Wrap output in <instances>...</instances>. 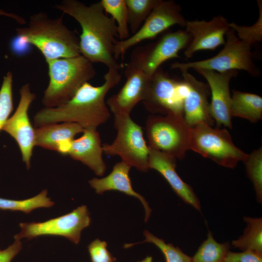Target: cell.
<instances>
[{"mask_svg": "<svg viewBox=\"0 0 262 262\" xmlns=\"http://www.w3.org/2000/svg\"><path fill=\"white\" fill-rule=\"evenodd\" d=\"M191 39L185 30L166 32L155 42L136 48L129 62L151 77L163 63L179 57V52L188 46Z\"/></svg>", "mask_w": 262, "mask_h": 262, "instance_id": "8fae6325", "label": "cell"}, {"mask_svg": "<svg viewBox=\"0 0 262 262\" xmlns=\"http://www.w3.org/2000/svg\"><path fill=\"white\" fill-rule=\"evenodd\" d=\"M224 262H262V253L252 250L239 253L229 251Z\"/></svg>", "mask_w": 262, "mask_h": 262, "instance_id": "d6a6232c", "label": "cell"}, {"mask_svg": "<svg viewBox=\"0 0 262 262\" xmlns=\"http://www.w3.org/2000/svg\"><path fill=\"white\" fill-rule=\"evenodd\" d=\"M46 62L49 82L42 99L45 107H55L66 102L96 75L93 63L81 55Z\"/></svg>", "mask_w": 262, "mask_h": 262, "instance_id": "277c9868", "label": "cell"}, {"mask_svg": "<svg viewBox=\"0 0 262 262\" xmlns=\"http://www.w3.org/2000/svg\"><path fill=\"white\" fill-rule=\"evenodd\" d=\"M114 126L117 135L112 144L102 145L103 153L109 156H119L131 167L141 172L147 171L149 148L142 127L129 115L115 116Z\"/></svg>", "mask_w": 262, "mask_h": 262, "instance_id": "ba28073f", "label": "cell"}, {"mask_svg": "<svg viewBox=\"0 0 262 262\" xmlns=\"http://www.w3.org/2000/svg\"><path fill=\"white\" fill-rule=\"evenodd\" d=\"M106 14H109L116 22L118 38L124 40L130 35L128 12L125 0H101L100 1Z\"/></svg>", "mask_w": 262, "mask_h": 262, "instance_id": "484cf974", "label": "cell"}, {"mask_svg": "<svg viewBox=\"0 0 262 262\" xmlns=\"http://www.w3.org/2000/svg\"><path fill=\"white\" fill-rule=\"evenodd\" d=\"M16 31L17 36L39 50L46 62L81 55L79 37L64 24L62 16L52 19L39 12L31 16L27 26Z\"/></svg>", "mask_w": 262, "mask_h": 262, "instance_id": "3957f363", "label": "cell"}, {"mask_svg": "<svg viewBox=\"0 0 262 262\" xmlns=\"http://www.w3.org/2000/svg\"><path fill=\"white\" fill-rule=\"evenodd\" d=\"M55 8L74 18L80 25L81 55L91 63H100L108 68L119 70L121 65L114 57L118 38L115 21L105 13L100 1L89 5L78 0H63Z\"/></svg>", "mask_w": 262, "mask_h": 262, "instance_id": "6da1fadb", "label": "cell"}, {"mask_svg": "<svg viewBox=\"0 0 262 262\" xmlns=\"http://www.w3.org/2000/svg\"><path fill=\"white\" fill-rule=\"evenodd\" d=\"M229 23L222 16H214L210 21H187L185 30L192 39L185 49L184 54L191 58L197 51L214 50L226 42V33L229 29Z\"/></svg>", "mask_w": 262, "mask_h": 262, "instance_id": "2e32d148", "label": "cell"}, {"mask_svg": "<svg viewBox=\"0 0 262 262\" xmlns=\"http://www.w3.org/2000/svg\"><path fill=\"white\" fill-rule=\"evenodd\" d=\"M138 262H152V258L151 256H147L144 260Z\"/></svg>", "mask_w": 262, "mask_h": 262, "instance_id": "d590c367", "label": "cell"}, {"mask_svg": "<svg viewBox=\"0 0 262 262\" xmlns=\"http://www.w3.org/2000/svg\"><path fill=\"white\" fill-rule=\"evenodd\" d=\"M259 15L257 21L251 26H240L234 22L229 23V27L233 29L237 37L242 41L250 45L262 40V2L257 0Z\"/></svg>", "mask_w": 262, "mask_h": 262, "instance_id": "f546056e", "label": "cell"}, {"mask_svg": "<svg viewBox=\"0 0 262 262\" xmlns=\"http://www.w3.org/2000/svg\"><path fill=\"white\" fill-rule=\"evenodd\" d=\"M191 129L182 116L150 115L146 123L148 146L176 159H182L190 148Z\"/></svg>", "mask_w": 262, "mask_h": 262, "instance_id": "5b68a950", "label": "cell"}, {"mask_svg": "<svg viewBox=\"0 0 262 262\" xmlns=\"http://www.w3.org/2000/svg\"><path fill=\"white\" fill-rule=\"evenodd\" d=\"M90 222L87 206L82 205L68 213L44 222L20 223L21 231L14 236V239L20 240L23 238L32 239L43 235H56L78 244L82 230Z\"/></svg>", "mask_w": 262, "mask_h": 262, "instance_id": "7c38bea8", "label": "cell"}, {"mask_svg": "<svg viewBox=\"0 0 262 262\" xmlns=\"http://www.w3.org/2000/svg\"><path fill=\"white\" fill-rule=\"evenodd\" d=\"M160 0H125L128 12L129 30L132 34L140 28Z\"/></svg>", "mask_w": 262, "mask_h": 262, "instance_id": "4316f807", "label": "cell"}, {"mask_svg": "<svg viewBox=\"0 0 262 262\" xmlns=\"http://www.w3.org/2000/svg\"><path fill=\"white\" fill-rule=\"evenodd\" d=\"M145 240L142 242L128 244L124 246L125 248H129L135 244L148 242L157 246L164 254L165 262H192V258L183 253L178 247L174 246L172 244H166L164 240L159 238L145 230L143 233Z\"/></svg>", "mask_w": 262, "mask_h": 262, "instance_id": "83f0119b", "label": "cell"}, {"mask_svg": "<svg viewBox=\"0 0 262 262\" xmlns=\"http://www.w3.org/2000/svg\"><path fill=\"white\" fill-rule=\"evenodd\" d=\"M186 86L183 99V118L191 128L203 123L212 126L213 119L210 115L208 84L197 80L188 70L181 71Z\"/></svg>", "mask_w": 262, "mask_h": 262, "instance_id": "e0dca14e", "label": "cell"}, {"mask_svg": "<svg viewBox=\"0 0 262 262\" xmlns=\"http://www.w3.org/2000/svg\"><path fill=\"white\" fill-rule=\"evenodd\" d=\"M48 191L43 190L37 195L24 200H13L0 198V210L11 211H21L29 213L39 208H49L54 202L47 196Z\"/></svg>", "mask_w": 262, "mask_h": 262, "instance_id": "d4e9b609", "label": "cell"}, {"mask_svg": "<svg viewBox=\"0 0 262 262\" xmlns=\"http://www.w3.org/2000/svg\"><path fill=\"white\" fill-rule=\"evenodd\" d=\"M187 21L181 14L180 5L174 0H160L137 32L127 39L116 42L115 58L117 60L130 48L144 40L154 38L173 26L185 27Z\"/></svg>", "mask_w": 262, "mask_h": 262, "instance_id": "30bf717a", "label": "cell"}, {"mask_svg": "<svg viewBox=\"0 0 262 262\" xmlns=\"http://www.w3.org/2000/svg\"><path fill=\"white\" fill-rule=\"evenodd\" d=\"M20 100L14 115L6 122L2 130L15 139L22 155L23 162L27 169L31 165V159L35 145V129L30 121L28 111L35 98L31 92L30 84L22 86L19 90Z\"/></svg>", "mask_w": 262, "mask_h": 262, "instance_id": "4fadbf2b", "label": "cell"}, {"mask_svg": "<svg viewBox=\"0 0 262 262\" xmlns=\"http://www.w3.org/2000/svg\"><path fill=\"white\" fill-rule=\"evenodd\" d=\"M229 245L228 243L220 244L213 238L211 232L207 239L198 248L193 258L192 262H224Z\"/></svg>", "mask_w": 262, "mask_h": 262, "instance_id": "cb8c5ba5", "label": "cell"}, {"mask_svg": "<svg viewBox=\"0 0 262 262\" xmlns=\"http://www.w3.org/2000/svg\"><path fill=\"white\" fill-rule=\"evenodd\" d=\"M84 129L73 122L52 123L35 129V145L67 155L75 136L83 132Z\"/></svg>", "mask_w": 262, "mask_h": 262, "instance_id": "ffe728a7", "label": "cell"}, {"mask_svg": "<svg viewBox=\"0 0 262 262\" xmlns=\"http://www.w3.org/2000/svg\"><path fill=\"white\" fill-rule=\"evenodd\" d=\"M217 164L233 168L248 154L238 148L226 129L213 128L206 123L191 129L190 148Z\"/></svg>", "mask_w": 262, "mask_h": 262, "instance_id": "52a82bcc", "label": "cell"}, {"mask_svg": "<svg viewBox=\"0 0 262 262\" xmlns=\"http://www.w3.org/2000/svg\"><path fill=\"white\" fill-rule=\"evenodd\" d=\"M247 175L252 181L259 203L262 201V147L248 154L244 161Z\"/></svg>", "mask_w": 262, "mask_h": 262, "instance_id": "f1b7e54d", "label": "cell"}, {"mask_svg": "<svg viewBox=\"0 0 262 262\" xmlns=\"http://www.w3.org/2000/svg\"><path fill=\"white\" fill-rule=\"evenodd\" d=\"M230 111L231 116L257 122L262 118V98L253 93L233 90Z\"/></svg>", "mask_w": 262, "mask_h": 262, "instance_id": "7402d4cb", "label": "cell"}, {"mask_svg": "<svg viewBox=\"0 0 262 262\" xmlns=\"http://www.w3.org/2000/svg\"><path fill=\"white\" fill-rule=\"evenodd\" d=\"M176 161V159L149 148V168L159 172L184 202L200 211V201L192 188L184 182L177 173Z\"/></svg>", "mask_w": 262, "mask_h": 262, "instance_id": "ac0fdd59", "label": "cell"}, {"mask_svg": "<svg viewBox=\"0 0 262 262\" xmlns=\"http://www.w3.org/2000/svg\"><path fill=\"white\" fill-rule=\"evenodd\" d=\"M247 223L243 235L237 240H233L234 247L243 251L252 250L262 253V219L245 217Z\"/></svg>", "mask_w": 262, "mask_h": 262, "instance_id": "603a6c76", "label": "cell"}, {"mask_svg": "<svg viewBox=\"0 0 262 262\" xmlns=\"http://www.w3.org/2000/svg\"><path fill=\"white\" fill-rule=\"evenodd\" d=\"M0 16H5L12 18L20 24L23 25L26 23V21L23 17L13 13L7 12L1 9H0Z\"/></svg>", "mask_w": 262, "mask_h": 262, "instance_id": "e575fe53", "label": "cell"}, {"mask_svg": "<svg viewBox=\"0 0 262 262\" xmlns=\"http://www.w3.org/2000/svg\"><path fill=\"white\" fill-rule=\"evenodd\" d=\"M107 243L96 239L88 246L91 262H115L116 259L107 249Z\"/></svg>", "mask_w": 262, "mask_h": 262, "instance_id": "1f68e13d", "label": "cell"}, {"mask_svg": "<svg viewBox=\"0 0 262 262\" xmlns=\"http://www.w3.org/2000/svg\"><path fill=\"white\" fill-rule=\"evenodd\" d=\"M103 153L98 132L84 129L80 138L72 141L67 155L89 167L97 176H102L106 169Z\"/></svg>", "mask_w": 262, "mask_h": 262, "instance_id": "d6986e66", "label": "cell"}, {"mask_svg": "<svg viewBox=\"0 0 262 262\" xmlns=\"http://www.w3.org/2000/svg\"><path fill=\"white\" fill-rule=\"evenodd\" d=\"M118 70L108 68L102 85L95 86L89 82H85L66 102L55 107H45L37 112L34 116L35 127L73 122L84 129L97 130L110 117L105 97L109 91L120 82L121 76Z\"/></svg>", "mask_w": 262, "mask_h": 262, "instance_id": "7a4b0ae2", "label": "cell"}, {"mask_svg": "<svg viewBox=\"0 0 262 262\" xmlns=\"http://www.w3.org/2000/svg\"><path fill=\"white\" fill-rule=\"evenodd\" d=\"M131 167L121 161L117 163L111 172L106 177L98 179L94 178L89 181V184L98 194H102L107 191H117L139 199L145 210V221L149 218L151 210L145 198L133 189L129 177Z\"/></svg>", "mask_w": 262, "mask_h": 262, "instance_id": "44dd1931", "label": "cell"}, {"mask_svg": "<svg viewBox=\"0 0 262 262\" xmlns=\"http://www.w3.org/2000/svg\"><path fill=\"white\" fill-rule=\"evenodd\" d=\"M185 91L186 86L182 80H175L159 68L150 77L142 101L145 108L152 114L183 117Z\"/></svg>", "mask_w": 262, "mask_h": 262, "instance_id": "9c48e42d", "label": "cell"}, {"mask_svg": "<svg viewBox=\"0 0 262 262\" xmlns=\"http://www.w3.org/2000/svg\"><path fill=\"white\" fill-rule=\"evenodd\" d=\"M124 74L126 78L124 84L106 102L115 116L130 115L136 104L143 101L150 78L129 62L126 65Z\"/></svg>", "mask_w": 262, "mask_h": 262, "instance_id": "9a60e30c", "label": "cell"}, {"mask_svg": "<svg viewBox=\"0 0 262 262\" xmlns=\"http://www.w3.org/2000/svg\"><path fill=\"white\" fill-rule=\"evenodd\" d=\"M22 247V243L18 240L4 249H0V262H11L14 257L18 254Z\"/></svg>", "mask_w": 262, "mask_h": 262, "instance_id": "836d02e7", "label": "cell"}, {"mask_svg": "<svg viewBox=\"0 0 262 262\" xmlns=\"http://www.w3.org/2000/svg\"><path fill=\"white\" fill-rule=\"evenodd\" d=\"M226 38L223 48L216 55L197 61L175 62L171 64V68L180 71L205 69L218 72L243 70L252 76H259L260 71L252 59L251 45L241 40L230 28L226 33Z\"/></svg>", "mask_w": 262, "mask_h": 262, "instance_id": "8992f818", "label": "cell"}, {"mask_svg": "<svg viewBox=\"0 0 262 262\" xmlns=\"http://www.w3.org/2000/svg\"><path fill=\"white\" fill-rule=\"evenodd\" d=\"M12 82V73L8 71L3 77L0 89V131L13 109Z\"/></svg>", "mask_w": 262, "mask_h": 262, "instance_id": "4dcf8cb0", "label": "cell"}, {"mask_svg": "<svg viewBox=\"0 0 262 262\" xmlns=\"http://www.w3.org/2000/svg\"><path fill=\"white\" fill-rule=\"evenodd\" d=\"M195 70L203 76L208 82L211 93L210 113L212 118L215 121L217 128L224 126L231 129V96L229 83L232 78L237 76V70L223 72L205 69Z\"/></svg>", "mask_w": 262, "mask_h": 262, "instance_id": "5bb4252c", "label": "cell"}]
</instances>
